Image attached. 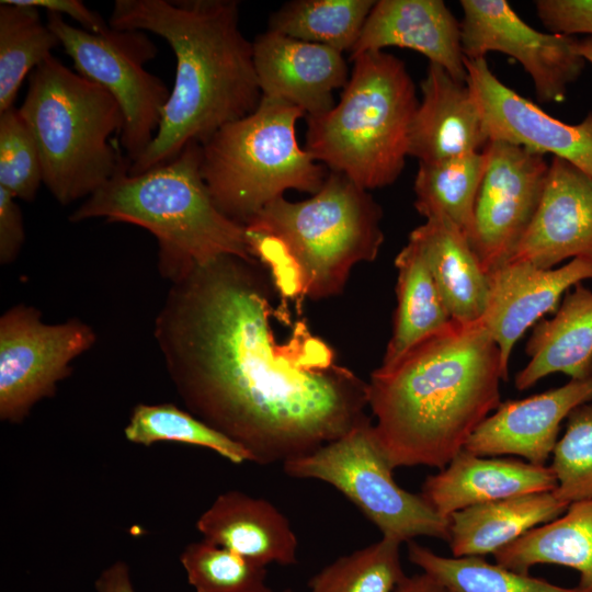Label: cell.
<instances>
[{
    "mask_svg": "<svg viewBox=\"0 0 592 592\" xmlns=\"http://www.w3.org/2000/svg\"><path fill=\"white\" fill-rule=\"evenodd\" d=\"M257 260L221 255L171 283L153 335L193 415L252 463L285 464L368 417V385L292 314Z\"/></svg>",
    "mask_w": 592,
    "mask_h": 592,
    "instance_id": "cell-1",
    "label": "cell"
},
{
    "mask_svg": "<svg viewBox=\"0 0 592 592\" xmlns=\"http://www.w3.org/2000/svg\"><path fill=\"white\" fill-rule=\"evenodd\" d=\"M500 352L481 321L453 320L369 378L374 429L394 468H444L501 403Z\"/></svg>",
    "mask_w": 592,
    "mask_h": 592,
    "instance_id": "cell-2",
    "label": "cell"
},
{
    "mask_svg": "<svg viewBox=\"0 0 592 592\" xmlns=\"http://www.w3.org/2000/svg\"><path fill=\"white\" fill-rule=\"evenodd\" d=\"M109 25L162 37L177 60L157 134L129 163V174L171 161L187 145L203 144L260 104L253 42L239 29L237 1L116 0Z\"/></svg>",
    "mask_w": 592,
    "mask_h": 592,
    "instance_id": "cell-3",
    "label": "cell"
},
{
    "mask_svg": "<svg viewBox=\"0 0 592 592\" xmlns=\"http://www.w3.org/2000/svg\"><path fill=\"white\" fill-rule=\"evenodd\" d=\"M383 210L369 192L329 171L300 202H270L246 226L252 255L287 299L339 295L354 265L374 261L384 242Z\"/></svg>",
    "mask_w": 592,
    "mask_h": 592,
    "instance_id": "cell-4",
    "label": "cell"
},
{
    "mask_svg": "<svg viewBox=\"0 0 592 592\" xmlns=\"http://www.w3.org/2000/svg\"><path fill=\"white\" fill-rule=\"evenodd\" d=\"M201 144L192 143L171 161L133 175L124 157L114 175L69 220L104 218L147 229L158 241L160 274L171 283L193 265L221 255L255 260L244 226L214 204L201 174Z\"/></svg>",
    "mask_w": 592,
    "mask_h": 592,
    "instance_id": "cell-5",
    "label": "cell"
},
{
    "mask_svg": "<svg viewBox=\"0 0 592 592\" xmlns=\"http://www.w3.org/2000/svg\"><path fill=\"white\" fill-rule=\"evenodd\" d=\"M351 60L339 102L306 116L304 148L329 171L369 191L392 184L401 174L419 102L413 80L396 56L375 50Z\"/></svg>",
    "mask_w": 592,
    "mask_h": 592,
    "instance_id": "cell-6",
    "label": "cell"
},
{
    "mask_svg": "<svg viewBox=\"0 0 592 592\" xmlns=\"http://www.w3.org/2000/svg\"><path fill=\"white\" fill-rule=\"evenodd\" d=\"M38 149L43 183L61 205L88 198L117 170L124 114L99 83L54 55L29 77L19 109Z\"/></svg>",
    "mask_w": 592,
    "mask_h": 592,
    "instance_id": "cell-7",
    "label": "cell"
},
{
    "mask_svg": "<svg viewBox=\"0 0 592 592\" xmlns=\"http://www.w3.org/2000/svg\"><path fill=\"white\" fill-rule=\"evenodd\" d=\"M297 106L262 96L249 115L224 125L201 144V174L216 207L246 226L288 190L314 194L329 170L297 139Z\"/></svg>",
    "mask_w": 592,
    "mask_h": 592,
    "instance_id": "cell-8",
    "label": "cell"
},
{
    "mask_svg": "<svg viewBox=\"0 0 592 592\" xmlns=\"http://www.w3.org/2000/svg\"><path fill=\"white\" fill-rule=\"evenodd\" d=\"M295 478L325 481L345 496L383 534L400 544L415 537L449 539L448 519L421 494L402 489L394 467L366 419L342 437L283 464Z\"/></svg>",
    "mask_w": 592,
    "mask_h": 592,
    "instance_id": "cell-9",
    "label": "cell"
},
{
    "mask_svg": "<svg viewBox=\"0 0 592 592\" xmlns=\"http://www.w3.org/2000/svg\"><path fill=\"white\" fill-rule=\"evenodd\" d=\"M47 25L81 76L106 89L118 102L124 127L118 138L129 163L153 140L170 91L144 65L157 55L146 32L110 29L90 33L67 23L62 15L47 12Z\"/></svg>",
    "mask_w": 592,
    "mask_h": 592,
    "instance_id": "cell-10",
    "label": "cell"
},
{
    "mask_svg": "<svg viewBox=\"0 0 592 592\" xmlns=\"http://www.w3.org/2000/svg\"><path fill=\"white\" fill-rule=\"evenodd\" d=\"M95 340L77 318L48 325L35 307L8 309L0 318V419L20 423L36 402L54 396L71 362Z\"/></svg>",
    "mask_w": 592,
    "mask_h": 592,
    "instance_id": "cell-11",
    "label": "cell"
},
{
    "mask_svg": "<svg viewBox=\"0 0 592 592\" xmlns=\"http://www.w3.org/2000/svg\"><path fill=\"white\" fill-rule=\"evenodd\" d=\"M488 164L467 235L483 271L509 262L538 209L549 170L540 153L501 140L485 147Z\"/></svg>",
    "mask_w": 592,
    "mask_h": 592,
    "instance_id": "cell-12",
    "label": "cell"
},
{
    "mask_svg": "<svg viewBox=\"0 0 592 592\" xmlns=\"http://www.w3.org/2000/svg\"><path fill=\"white\" fill-rule=\"evenodd\" d=\"M462 49L468 59L490 52L514 58L531 77L544 103L562 102L568 86L582 73L585 60L578 39L530 26L505 0H462Z\"/></svg>",
    "mask_w": 592,
    "mask_h": 592,
    "instance_id": "cell-13",
    "label": "cell"
},
{
    "mask_svg": "<svg viewBox=\"0 0 592 592\" xmlns=\"http://www.w3.org/2000/svg\"><path fill=\"white\" fill-rule=\"evenodd\" d=\"M464 62L490 140L551 153L592 177V112L579 124H567L501 82L486 58L465 57Z\"/></svg>",
    "mask_w": 592,
    "mask_h": 592,
    "instance_id": "cell-14",
    "label": "cell"
},
{
    "mask_svg": "<svg viewBox=\"0 0 592 592\" xmlns=\"http://www.w3.org/2000/svg\"><path fill=\"white\" fill-rule=\"evenodd\" d=\"M489 275V297L481 323L497 343L505 380L514 344L547 312H555L563 294L592 280V261L576 258L560 267L542 269L509 261Z\"/></svg>",
    "mask_w": 592,
    "mask_h": 592,
    "instance_id": "cell-15",
    "label": "cell"
},
{
    "mask_svg": "<svg viewBox=\"0 0 592 592\" xmlns=\"http://www.w3.org/2000/svg\"><path fill=\"white\" fill-rule=\"evenodd\" d=\"M592 401V376L519 400H506L468 439L465 449L480 456H520L545 466L558 442L561 422Z\"/></svg>",
    "mask_w": 592,
    "mask_h": 592,
    "instance_id": "cell-16",
    "label": "cell"
},
{
    "mask_svg": "<svg viewBox=\"0 0 592 592\" xmlns=\"http://www.w3.org/2000/svg\"><path fill=\"white\" fill-rule=\"evenodd\" d=\"M576 258L592 261V177L553 157L536 215L510 261L553 269Z\"/></svg>",
    "mask_w": 592,
    "mask_h": 592,
    "instance_id": "cell-17",
    "label": "cell"
},
{
    "mask_svg": "<svg viewBox=\"0 0 592 592\" xmlns=\"http://www.w3.org/2000/svg\"><path fill=\"white\" fill-rule=\"evenodd\" d=\"M253 56L262 96L291 103L306 116L333 107V92L350 77L342 53L270 30L253 41Z\"/></svg>",
    "mask_w": 592,
    "mask_h": 592,
    "instance_id": "cell-18",
    "label": "cell"
},
{
    "mask_svg": "<svg viewBox=\"0 0 592 592\" xmlns=\"http://www.w3.org/2000/svg\"><path fill=\"white\" fill-rule=\"evenodd\" d=\"M386 47L421 53L429 62L466 82L460 22L442 0L376 1L350 57Z\"/></svg>",
    "mask_w": 592,
    "mask_h": 592,
    "instance_id": "cell-19",
    "label": "cell"
},
{
    "mask_svg": "<svg viewBox=\"0 0 592 592\" xmlns=\"http://www.w3.org/2000/svg\"><path fill=\"white\" fill-rule=\"evenodd\" d=\"M409 132L408 156L433 162L479 152L490 141L467 82L429 62Z\"/></svg>",
    "mask_w": 592,
    "mask_h": 592,
    "instance_id": "cell-20",
    "label": "cell"
},
{
    "mask_svg": "<svg viewBox=\"0 0 592 592\" xmlns=\"http://www.w3.org/2000/svg\"><path fill=\"white\" fill-rule=\"evenodd\" d=\"M549 466L514 458L480 456L463 448L435 475L426 477L421 496L441 516L514 496L554 491Z\"/></svg>",
    "mask_w": 592,
    "mask_h": 592,
    "instance_id": "cell-21",
    "label": "cell"
},
{
    "mask_svg": "<svg viewBox=\"0 0 592 592\" xmlns=\"http://www.w3.org/2000/svg\"><path fill=\"white\" fill-rule=\"evenodd\" d=\"M196 528L203 539L259 565L297 562L298 539L288 519L263 498L224 492L201 514Z\"/></svg>",
    "mask_w": 592,
    "mask_h": 592,
    "instance_id": "cell-22",
    "label": "cell"
},
{
    "mask_svg": "<svg viewBox=\"0 0 592 592\" xmlns=\"http://www.w3.org/2000/svg\"><path fill=\"white\" fill-rule=\"evenodd\" d=\"M525 353L530 360L514 378L517 390L555 373L592 376V291L582 283L569 289L554 316L534 325Z\"/></svg>",
    "mask_w": 592,
    "mask_h": 592,
    "instance_id": "cell-23",
    "label": "cell"
},
{
    "mask_svg": "<svg viewBox=\"0 0 592 592\" xmlns=\"http://www.w3.org/2000/svg\"><path fill=\"white\" fill-rule=\"evenodd\" d=\"M419 248L453 320L471 323L485 315L489 275L467 236L443 218L425 219L409 235Z\"/></svg>",
    "mask_w": 592,
    "mask_h": 592,
    "instance_id": "cell-24",
    "label": "cell"
},
{
    "mask_svg": "<svg viewBox=\"0 0 592 592\" xmlns=\"http://www.w3.org/2000/svg\"><path fill=\"white\" fill-rule=\"evenodd\" d=\"M569 504L554 491L514 496L473 505L448 517L453 557L494 555L525 533L560 516Z\"/></svg>",
    "mask_w": 592,
    "mask_h": 592,
    "instance_id": "cell-25",
    "label": "cell"
},
{
    "mask_svg": "<svg viewBox=\"0 0 592 592\" xmlns=\"http://www.w3.org/2000/svg\"><path fill=\"white\" fill-rule=\"evenodd\" d=\"M496 563L528 573L536 565H558L579 573L578 587L592 592V499L572 502L555 520L532 528L498 550Z\"/></svg>",
    "mask_w": 592,
    "mask_h": 592,
    "instance_id": "cell-26",
    "label": "cell"
},
{
    "mask_svg": "<svg viewBox=\"0 0 592 592\" xmlns=\"http://www.w3.org/2000/svg\"><path fill=\"white\" fill-rule=\"evenodd\" d=\"M397 307L382 364H390L445 329L451 314L419 248L408 239L395 259Z\"/></svg>",
    "mask_w": 592,
    "mask_h": 592,
    "instance_id": "cell-27",
    "label": "cell"
},
{
    "mask_svg": "<svg viewBox=\"0 0 592 592\" xmlns=\"http://www.w3.org/2000/svg\"><path fill=\"white\" fill-rule=\"evenodd\" d=\"M487 164L485 150L419 162L413 186L415 209L425 219L448 220L467 236Z\"/></svg>",
    "mask_w": 592,
    "mask_h": 592,
    "instance_id": "cell-28",
    "label": "cell"
},
{
    "mask_svg": "<svg viewBox=\"0 0 592 592\" xmlns=\"http://www.w3.org/2000/svg\"><path fill=\"white\" fill-rule=\"evenodd\" d=\"M373 0H294L269 19L270 31L325 45L340 53L352 52Z\"/></svg>",
    "mask_w": 592,
    "mask_h": 592,
    "instance_id": "cell-29",
    "label": "cell"
},
{
    "mask_svg": "<svg viewBox=\"0 0 592 592\" xmlns=\"http://www.w3.org/2000/svg\"><path fill=\"white\" fill-rule=\"evenodd\" d=\"M58 45L38 9L15 0L0 1V113L14 106L24 78Z\"/></svg>",
    "mask_w": 592,
    "mask_h": 592,
    "instance_id": "cell-30",
    "label": "cell"
},
{
    "mask_svg": "<svg viewBox=\"0 0 592 592\" xmlns=\"http://www.w3.org/2000/svg\"><path fill=\"white\" fill-rule=\"evenodd\" d=\"M408 558L452 592H587L517 572L482 557H444L411 540Z\"/></svg>",
    "mask_w": 592,
    "mask_h": 592,
    "instance_id": "cell-31",
    "label": "cell"
},
{
    "mask_svg": "<svg viewBox=\"0 0 592 592\" xmlns=\"http://www.w3.org/2000/svg\"><path fill=\"white\" fill-rule=\"evenodd\" d=\"M124 434L129 442L144 446L164 441L180 442L209 448L234 464L252 462L241 445L172 403L137 405Z\"/></svg>",
    "mask_w": 592,
    "mask_h": 592,
    "instance_id": "cell-32",
    "label": "cell"
},
{
    "mask_svg": "<svg viewBox=\"0 0 592 592\" xmlns=\"http://www.w3.org/2000/svg\"><path fill=\"white\" fill-rule=\"evenodd\" d=\"M400 543L382 537L339 557L310 578L309 592H394L406 576Z\"/></svg>",
    "mask_w": 592,
    "mask_h": 592,
    "instance_id": "cell-33",
    "label": "cell"
},
{
    "mask_svg": "<svg viewBox=\"0 0 592 592\" xmlns=\"http://www.w3.org/2000/svg\"><path fill=\"white\" fill-rule=\"evenodd\" d=\"M180 561L195 592H273L265 566L206 539L189 544Z\"/></svg>",
    "mask_w": 592,
    "mask_h": 592,
    "instance_id": "cell-34",
    "label": "cell"
},
{
    "mask_svg": "<svg viewBox=\"0 0 592 592\" xmlns=\"http://www.w3.org/2000/svg\"><path fill=\"white\" fill-rule=\"evenodd\" d=\"M551 457L556 497L567 504L592 499V401L569 413Z\"/></svg>",
    "mask_w": 592,
    "mask_h": 592,
    "instance_id": "cell-35",
    "label": "cell"
},
{
    "mask_svg": "<svg viewBox=\"0 0 592 592\" xmlns=\"http://www.w3.org/2000/svg\"><path fill=\"white\" fill-rule=\"evenodd\" d=\"M43 183L35 139L19 109L0 113V186L15 198L33 201Z\"/></svg>",
    "mask_w": 592,
    "mask_h": 592,
    "instance_id": "cell-36",
    "label": "cell"
},
{
    "mask_svg": "<svg viewBox=\"0 0 592 592\" xmlns=\"http://www.w3.org/2000/svg\"><path fill=\"white\" fill-rule=\"evenodd\" d=\"M535 8L550 33L592 37V0H537Z\"/></svg>",
    "mask_w": 592,
    "mask_h": 592,
    "instance_id": "cell-37",
    "label": "cell"
},
{
    "mask_svg": "<svg viewBox=\"0 0 592 592\" xmlns=\"http://www.w3.org/2000/svg\"><path fill=\"white\" fill-rule=\"evenodd\" d=\"M23 217L15 197L0 186V262L9 264L24 243Z\"/></svg>",
    "mask_w": 592,
    "mask_h": 592,
    "instance_id": "cell-38",
    "label": "cell"
},
{
    "mask_svg": "<svg viewBox=\"0 0 592 592\" xmlns=\"http://www.w3.org/2000/svg\"><path fill=\"white\" fill-rule=\"evenodd\" d=\"M20 4L44 9L46 12L67 15L77 21L81 29L94 33H105L110 25L104 19L94 11H91L82 1L79 0H15Z\"/></svg>",
    "mask_w": 592,
    "mask_h": 592,
    "instance_id": "cell-39",
    "label": "cell"
},
{
    "mask_svg": "<svg viewBox=\"0 0 592 592\" xmlns=\"http://www.w3.org/2000/svg\"><path fill=\"white\" fill-rule=\"evenodd\" d=\"M98 592H135L128 566L124 561H116L102 571L95 581Z\"/></svg>",
    "mask_w": 592,
    "mask_h": 592,
    "instance_id": "cell-40",
    "label": "cell"
},
{
    "mask_svg": "<svg viewBox=\"0 0 592 592\" xmlns=\"http://www.w3.org/2000/svg\"><path fill=\"white\" fill-rule=\"evenodd\" d=\"M394 592H452L446 585L426 572L405 576Z\"/></svg>",
    "mask_w": 592,
    "mask_h": 592,
    "instance_id": "cell-41",
    "label": "cell"
},
{
    "mask_svg": "<svg viewBox=\"0 0 592 592\" xmlns=\"http://www.w3.org/2000/svg\"><path fill=\"white\" fill-rule=\"evenodd\" d=\"M577 49L585 61L592 64V37L578 41Z\"/></svg>",
    "mask_w": 592,
    "mask_h": 592,
    "instance_id": "cell-42",
    "label": "cell"
},
{
    "mask_svg": "<svg viewBox=\"0 0 592 592\" xmlns=\"http://www.w3.org/2000/svg\"><path fill=\"white\" fill-rule=\"evenodd\" d=\"M282 592H293L292 589H285Z\"/></svg>",
    "mask_w": 592,
    "mask_h": 592,
    "instance_id": "cell-43",
    "label": "cell"
}]
</instances>
